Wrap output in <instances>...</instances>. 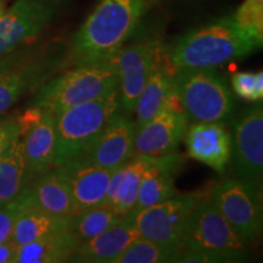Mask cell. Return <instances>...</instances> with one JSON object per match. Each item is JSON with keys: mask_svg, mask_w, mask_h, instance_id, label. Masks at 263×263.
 I'll list each match as a JSON object with an SVG mask.
<instances>
[{"mask_svg": "<svg viewBox=\"0 0 263 263\" xmlns=\"http://www.w3.org/2000/svg\"><path fill=\"white\" fill-rule=\"evenodd\" d=\"M173 84L189 121L226 126L233 121L234 98L215 68H174Z\"/></svg>", "mask_w": 263, "mask_h": 263, "instance_id": "obj_5", "label": "cell"}, {"mask_svg": "<svg viewBox=\"0 0 263 263\" xmlns=\"http://www.w3.org/2000/svg\"><path fill=\"white\" fill-rule=\"evenodd\" d=\"M232 87L236 95L245 100L258 103L263 98V73L258 72H236L232 76Z\"/></svg>", "mask_w": 263, "mask_h": 263, "instance_id": "obj_30", "label": "cell"}, {"mask_svg": "<svg viewBox=\"0 0 263 263\" xmlns=\"http://www.w3.org/2000/svg\"><path fill=\"white\" fill-rule=\"evenodd\" d=\"M33 207L54 215L73 216L81 212L62 174L57 167L25 186Z\"/></svg>", "mask_w": 263, "mask_h": 263, "instance_id": "obj_21", "label": "cell"}, {"mask_svg": "<svg viewBox=\"0 0 263 263\" xmlns=\"http://www.w3.org/2000/svg\"><path fill=\"white\" fill-rule=\"evenodd\" d=\"M55 120L54 114L42 108L38 120L22 134L26 185L54 168L57 147Z\"/></svg>", "mask_w": 263, "mask_h": 263, "instance_id": "obj_17", "label": "cell"}, {"mask_svg": "<svg viewBox=\"0 0 263 263\" xmlns=\"http://www.w3.org/2000/svg\"><path fill=\"white\" fill-rule=\"evenodd\" d=\"M28 207L33 206L25 188L14 200L0 206V242L10 239L16 219Z\"/></svg>", "mask_w": 263, "mask_h": 263, "instance_id": "obj_29", "label": "cell"}, {"mask_svg": "<svg viewBox=\"0 0 263 263\" xmlns=\"http://www.w3.org/2000/svg\"><path fill=\"white\" fill-rule=\"evenodd\" d=\"M180 256L182 250L140 238L132 242L114 263H173L179 262Z\"/></svg>", "mask_w": 263, "mask_h": 263, "instance_id": "obj_27", "label": "cell"}, {"mask_svg": "<svg viewBox=\"0 0 263 263\" xmlns=\"http://www.w3.org/2000/svg\"><path fill=\"white\" fill-rule=\"evenodd\" d=\"M145 0H100L66 51V68L111 60L136 31Z\"/></svg>", "mask_w": 263, "mask_h": 263, "instance_id": "obj_1", "label": "cell"}, {"mask_svg": "<svg viewBox=\"0 0 263 263\" xmlns=\"http://www.w3.org/2000/svg\"><path fill=\"white\" fill-rule=\"evenodd\" d=\"M118 87L120 78L112 60L71 66L39 87L28 106L57 116L66 108L116 93Z\"/></svg>", "mask_w": 263, "mask_h": 263, "instance_id": "obj_3", "label": "cell"}, {"mask_svg": "<svg viewBox=\"0 0 263 263\" xmlns=\"http://www.w3.org/2000/svg\"><path fill=\"white\" fill-rule=\"evenodd\" d=\"M233 16L238 27L262 48L263 43V0H244Z\"/></svg>", "mask_w": 263, "mask_h": 263, "instance_id": "obj_28", "label": "cell"}, {"mask_svg": "<svg viewBox=\"0 0 263 263\" xmlns=\"http://www.w3.org/2000/svg\"><path fill=\"white\" fill-rule=\"evenodd\" d=\"M18 246L11 238L0 242V263H14Z\"/></svg>", "mask_w": 263, "mask_h": 263, "instance_id": "obj_33", "label": "cell"}, {"mask_svg": "<svg viewBox=\"0 0 263 263\" xmlns=\"http://www.w3.org/2000/svg\"><path fill=\"white\" fill-rule=\"evenodd\" d=\"M81 240L72 230L51 234L20 246L14 263L70 262Z\"/></svg>", "mask_w": 263, "mask_h": 263, "instance_id": "obj_23", "label": "cell"}, {"mask_svg": "<svg viewBox=\"0 0 263 263\" xmlns=\"http://www.w3.org/2000/svg\"><path fill=\"white\" fill-rule=\"evenodd\" d=\"M248 249L207 193L189 217L179 262H242Z\"/></svg>", "mask_w": 263, "mask_h": 263, "instance_id": "obj_4", "label": "cell"}, {"mask_svg": "<svg viewBox=\"0 0 263 263\" xmlns=\"http://www.w3.org/2000/svg\"><path fill=\"white\" fill-rule=\"evenodd\" d=\"M24 134L20 115L0 117V155L8 149L11 141Z\"/></svg>", "mask_w": 263, "mask_h": 263, "instance_id": "obj_31", "label": "cell"}, {"mask_svg": "<svg viewBox=\"0 0 263 263\" xmlns=\"http://www.w3.org/2000/svg\"><path fill=\"white\" fill-rule=\"evenodd\" d=\"M136 132V122L120 111L80 156L103 168L116 171L133 157Z\"/></svg>", "mask_w": 263, "mask_h": 263, "instance_id": "obj_14", "label": "cell"}, {"mask_svg": "<svg viewBox=\"0 0 263 263\" xmlns=\"http://www.w3.org/2000/svg\"><path fill=\"white\" fill-rule=\"evenodd\" d=\"M21 137L15 138L8 149L0 155V206L14 200L26 186Z\"/></svg>", "mask_w": 263, "mask_h": 263, "instance_id": "obj_25", "label": "cell"}, {"mask_svg": "<svg viewBox=\"0 0 263 263\" xmlns=\"http://www.w3.org/2000/svg\"><path fill=\"white\" fill-rule=\"evenodd\" d=\"M66 68V54L33 51L0 74V116Z\"/></svg>", "mask_w": 263, "mask_h": 263, "instance_id": "obj_10", "label": "cell"}, {"mask_svg": "<svg viewBox=\"0 0 263 263\" xmlns=\"http://www.w3.org/2000/svg\"><path fill=\"white\" fill-rule=\"evenodd\" d=\"M33 50H27V49L20 48L16 49L14 51H10L8 54L0 55V74L4 73L8 68L17 64L21 60H24L28 57L29 54H32Z\"/></svg>", "mask_w": 263, "mask_h": 263, "instance_id": "obj_32", "label": "cell"}, {"mask_svg": "<svg viewBox=\"0 0 263 263\" xmlns=\"http://www.w3.org/2000/svg\"><path fill=\"white\" fill-rule=\"evenodd\" d=\"M186 154L223 174L230 164L232 134L227 126L217 122H193L188 124L185 136Z\"/></svg>", "mask_w": 263, "mask_h": 263, "instance_id": "obj_15", "label": "cell"}, {"mask_svg": "<svg viewBox=\"0 0 263 263\" xmlns=\"http://www.w3.org/2000/svg\"><path fill=\"white\" fill-rule=\"evenodd\" d=\"M261 188L239 178H227L209 192L235 234L248 246L257 244L262 235Z\"/></svg>", "mask_w": 263, "mask_h": 263, "instance_id": "obj_8", "label": "cell"}, {"mask_svg": "<svg viewBox=\"0 0 263 263\" xmlns=\"http://www.w3.org/2000/svg\"><path fill=\"white\" fill-rule=\"evenodd\" d=\"M121 219L123 218L117 215L112 207L103 203L76 213L72 232L78 236L81 242H84L95 238Z\"/></svg>", "mask_w": 263, "mask_h": 263, "instance_id": "obj_26", "label": "cell"}, {"mask_svg": "<svg viewBox=\"0 0 263 263\" xmlns=\"http://www.w3.org/2000/svg\"><path fill=\"white\" fill-rule=\"evenodd\" d=\"M207 193L209 192L202 190L185 194L178 193L157 205L140 210L127 219L134 223L143 239L168 248L183 250L189 217L197 202Z\"/></svg>", "mask_w": 263, "mask_h": 263, "instance_id": "obj_7", "label": "cell"}, {"mask_svg": "<svg viewBox=\"0 0 263 263\" xmlns=\"http://www.w3.org/2000/svg\"><path fill=\"white\" fill-rule=\"evenodd\" d=\"M73 216L54 215L37 207H28L16 219L10 238L20 248L44 236L72 230Z\"/></svg>", "mask_w": 263, "mask_h": 263, "instance_id": "obj_24", "label": "cell"}, {"mask_svg": "<svg viewBox=\"0 0 263 263\" xmlns=\"http://www.w3.org/2000/svg\"><path fill=\"white\" fill-rule=\"evenodd\" d=\"M173 70L167 58L166 51L160 48L157 52L154 67L147 78L143 90L138 98L134 114H136V127L139 128L147 122L166 103L167 98L173 90Z\"/></svg>", "mask_w": 263, "mask_h": 263, "instance_id": "obj_22", "label": "cell"}, {"mask_svg": "<svg viewBox=\"0 0 263 263\" xmlns=\"http://www.w3.org/2000/svg\"><path fill=\"white\" fill-rule=\"evenodd\" d=\"M255 43L226 16L185 33L166 50L174 68H215L255 50Z\"/></svg>", "mask_w": 263, "mask_h": 263, "instance_id": "obj_2", "label": "cell"}, {"mask_svg": "<svg viewBox=\"0 0 263 263\" xmlns=\"http://www.w3.org/2000/svg\"><path fill=\"white\" fill-rule=\"evenodd\" d=\"M232 163L235 178L261 188L263 174V106L246 108L233 123Z\"/></svg>", "mask_w": 263, "mask_h": 263, "instance_id": "obj_9", "label": "cell"}, {"mask_svg": "<svg viewBox=\"0 0 263 263\" xmlns=\"http://www.w3.org/2000/svg\"><path fill=\"white\" fill-rule=\"evenodd\" d=\"M189 120L173 90L166 103L147 122L137 128L134 155L163 156L177 153L185 136Z\"/></svg>", "mask_w": 263, "mask_h": 263, "instance_id": "obj_12", "label": "cell"}, {"mask_svg": "<svg viewBox=\"0 0 263 263\" xmlns=\"http://www.w3.org/2000/svg\"><path fill=\"white\" fill-rule=\"evenodd\" d=\"M183 164L184 157L178 153L151 156V162L141 179L136 206L126 218L178 194L174 178L180 172Z\"/></svg>", "mask_w": 263, "mask_h": 263, "instance_id": "obj_18", "label": "cell"}, {"mask_svg": "<svg viewBox=\"0 0 263 263\" xmlns=\"http://www.w3.org/2000/svg\"><path fill=\"white\" fill-rule=\"evenodd\" d=\"M150 162L151 156L133 155L127 163L114 171L104 203L112 207L121 218H126L133 211L141 179Z\"/></svg>", "mask_w": 263, "mask_h": 263, "instance_id": "obj_20", "label": "cell"}, {"mask_svg": "<svg viewBox=\"0 0 263 263\" xmlns=\"http://www.w3.org/2000/svg\"><path fill=\"white\" fill-rule=\"evenodd\" d=\"M57 168L70 186L80 211L105 202L114 171L103 168L84 156L73 157Z\"/></svg>", "mask_w": 263, "mask_h": 263, "instance_id": "obj_16", "label": "cell"}, {"mask_svg": "<svg viewBox=\"0 0 263 263\" xmlns=\"http://www.w3.org/2000/svg\"><path fill=\"white\" fill-rule=\"evenodd\" d=\"M6 10V0H0V17Z\"/></svg>", "mask_w": 263, "mask_h": 263, "instance_id": "obj_35", "label": "cell"}, {"mask_svg": "<svg viewBox=\"0 0 263 263\" xmlns=\"http://www.w3.org/2000/svg\"><path fill=\"white\" fill-rule=\"evenodd\" d=\"M120 111V97L116 91L58 114L54 167L82 155Z\"/></svg>", "mask_w": 263, "mask_h": 263, "instance_id": "obj_6", "label": "cell"}, {"mask_svg": "<svg viewBox=\"0 0 263 263\" xmlns=\"http://www.w3.org/2000/svg\"><path fill=\"white\" fill-rule=\"evenodd\" d=\"M140 238L134 223L123 218L95 238L81 242L70 262L114 263L132 242Z\"/></svg>", "mask_w": 263, "mask_h": 263, "instance_id": "obj_19", "label": "cell"}, {"mask_svg": "<svg viewBox=\"0 0 263 263\" xmlns=\"http://www.w3.org/2000/svg\"><path fill=\"white\" fill-rule=\"evenodd\" d=\"M167 2V0H145V9H149L151 6L161 4V3Z\"/></svg>", "mask_w": 263, "mask_h": 263, "instance_id": "obj_34", "label": "cell"}, {"mask_svg": "<svg viewBox=\"0 0 263 263\" xmlns=\"http://www.w3.org/2000/svg\"><path fill=\"white\" fill-rule=\"evenodd\" d=\"M160 48L157 43L123 45L111 59L120 78L121 111L128 116L134 114L138 98L151 73Z\"/></svg>", "mask_w": 263, "mask_h": 263, "instance_id": "obj_13", "label": "cell"}, {"mask_svg": "<svg viewBox=\"0 0 263 263\" xmlns=\"http://www.w3.org/2000/svg\"><path fill=\"white\" fill-rule=\"evenodd\" d=\"M62 0H15L0 17V55L24 47L45 31Z\"/></svg>", "mask_w": 263, "mask_h": 263, "instance_id": "obj_11", "label": "cell"}]
</instances>
